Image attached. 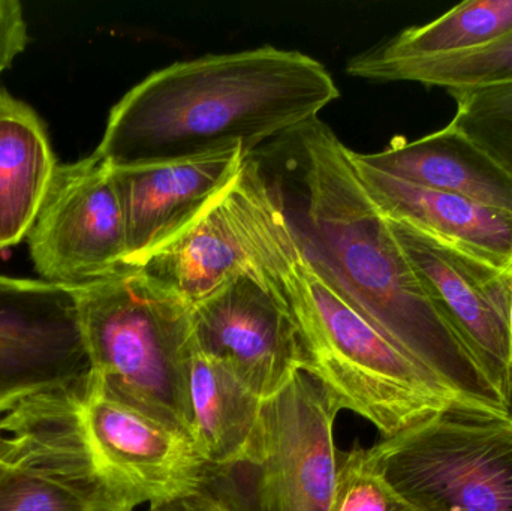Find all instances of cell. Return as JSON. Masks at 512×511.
<instances>
[{"label":"cell","mask_w":512,"mask_h":511,"mask_svg":"<svg viewBox=\"0 0 512 511\" xmlns=\"http://www.w3.org/2000/svg\"><path fill=\"white\" fill-rule=\"evenodd\" d=\"M294 134L303 162L304 206L300 218H288L313 269L427 369L457 407L507 417L489 375L418 281L387 218L361 183L351 149L318 119Z\"/></svg>","instance_id":"6da1fadb"},{"label":"cell","mask_w":512,"mask_h":511,"mask_svg":"<svg viewBox=\"0 0 512 511\" xmlns=\"http://www.w3.org/2000/svg\"><path fill=\"white\" fill-rule=\"evenodd\" d=\"M319 60L265 47L206 54L152 72L111 110L96 155L138 167L242 150L303 128L339 98Z\"/></svg>","instance_id":"7a4b0ae2"},{"label":"cell","mask_w":512,"mask_h":511,"mask_svg":"<svg viewBox=\"0 0 512 511\" xmlns=\"http://www.w3.org/2000/svg\"><path fill=\"white\" fill-rule=\"evenodd\" d=\"M234 231L252 269L285 302L306 356L340 410L369 420L382 438L459 408L445 387L361 317L303 254L285 204L254 158L227 192ZM462 410V408H460Z\"/></svg>","instance_id":"3957f363"},{"label":"cell","mask_w":512,"mask_h":511,"mask_svg":"<svg viewBox=\"0 0 512 511\" xmlns=\"http://www.w3.org/2000/svg\"><path fill=\"white\" fill-rule=\"evenodd\" d=\"M0 447L86 497L134 511L203 485L191 434L111 395L90 372L0 416Z\"/></svg>","instance_id":"277c9868"},{"label":"cell","mask_w":512,"mask_h":511,"mask_svg":"<svg viewBox=\"0 0 512 511\" xmlns=\"http://www.w3.org/2000/svg\"><path fill=\"white\" fill-rule=\"evenodd\" d=\"M74 296L90 374L120 401L192 435L194 308L140 269Z\"/></svg>","instance_id":"5b68a950"},{"label":"cell","mask_w":512,"mask_h":511,"mask_svg":"<svg viewBox=\"0 0 512 511\" xmlns=\"http://www.w3.org/2000/svg\"><path fill=\"white\" fill-rule=\"evenodd\" d=\"M340 411L318 378L298 372L262 402L242 456L225 467L209 465L201 486L234 511H330Z\"/></svg>","instance_id":"8992f818"},{"label":"cell","mask_w":512,"mask_h":511,"mask_svg":"<svg viewBox=\"0 0 512 511\" xmlns=\"http://www.w3.org/2000/svg\"><path fill=\"white\" fill-rule=\"evenodd\" d=\"M373 470L420 511H512V422L448 408L367 449Z\"/></svg>","instance_id":"52a82bcc"},{"label":"cell","mask_w":512,"mask_h":511,"mask_svg":"<svg viewBox=\"0 0 512 511\" xmlns=\"http://www.w3.org/2000/svg\"><path fill=\"white\" fill-rule=\"evenodd\" d=\"M26 239L48 284L77 290L129 270L113 167L95 152L57 165Z\"/></svg>","instance_id":"ba28073f"},{"label":"cell","mask_w":512,"mask_h":511,"mask_svg":"<svg viewBox=\"0 0 512 511\" xmlns=\"http://www.w3.org/2000/svg\"><path fill=\"white\" fill-rule=\"evenodd\" d=\"M387 222L427 296L507 405L512 387V267L499 269L405 222Z\"/></svg>","instance_id":"9c48e42d"},{"label":"cell","mask_w":512,"mask_h":511,"mask_svg":"<svg viewBox=\"0 0 512 511\" xmlns=\"http://www.w3.org/2000/svg\"><path fill=\"white\" fill-rule=\"evenodd\" d=\"M194 344L230 365L262 399L283 389L306 356L285 302L254 269L192 311Z\"/></svg>","instance_id":"30bf717a"},{"label":"cell","mask_w":512,"mask_h":511,"mask_svg":"<svg viewBox=\"0 0 512 511\" xmlns=\"http://www.w3.org/2000/svg\"><path fill=\"white\" fill-rule=\"evenodd\" d=\"M86 372L74 290L0 275V416Z\"/></svg>","instance_id":"8fae6325"},{"label":"cell","mask_w":512,"mask_h":511,"mask_svg":"<svg viewBox=\"0 0 512 511\" xmlns=\"http://www.w3.org/2000/svg\"><path fill=\"white\" fill-rule=\"evenodd\" d=\"M246 159L242 150H234L164 164L113 167L129 269H140L188 230L236 182Z\"/></svg>","instance_id":"7c38bea8"},{"label":"cell","mask_w":512,"mask_h":511,"mask_svg":"<svg viewBox=\"0 0 512 511\" xmlns=\"http://www.w3.org/2000/svg\"><path fill=\"white\" fill-rule=\"evenodd\" d=\"M351 159L385 218L412 225L499 269L512 267V213L388 176L361 162L354 150Z\"/></svg>","instance_id":"4fadbf2b"},{"label":"cell","mask_w":512,"mask_h":511,"mask_svg":"<svg viewBox=\"0 0 512 511\" xmlns=\"http://www.w3.org/2000/svg\"><path fill=\"white\" fill-rule=\"evenodd\" d=\"M355 156L396 179L512 213L510 174L451 123L418 140H394L382 152Z\"/></svg>","instance_id":"5bb4252c"},{"label":"cell","mask_w":512,"mask_h":511,"mask_svg":"<svg viewBox=\"0 0 512 511\" xmlns=\"http://www.w3.org/2000/svg\"><path fill=\"white\" fill-rule=\"evenodd\" d=\"M56 168L41 117L0 90V251L26 239Z\"/></svg>","instance_id":"9a60e30c"},{"label":"cell","mask_w":512,"mask_h":511,"mask_svg":"<svg viewBox=\"0 0 512 511\" xmlns=\"http://www.w3.org/2000/svg\"><path fill=\"white\" fill-rule=\"evenodd\" d=\"M227 192L140 267L192 308L252 269L231 222Z\"/></svg>","instance_id":"2e32d148"},{"label":"cell","mask_w":512,"mask_h":511,"mask_svg":"<svg viewBox=\"0 0 512 511\" xmlns=\"http://www.w3.org/2000/svg\"><path fill=\"white\" fill-rule=\"evenodd\" d=\"M192 437L210 467L242 456L261 413L262 399L222 360L194 344L189 366Z\"/></svg>","instance_id":"e0dca14e"},{"label":"cell","mask_w":512,"mask_h":511,"mask_svg":"<svg viewBox=\"0 0 512 511\" xmlns=\"http://www.w3.org/2000/svg\"><path fill=\"white\" fill-rule=\"evenodd\" d=\"M512 35V0H468L423 26L402 30L348 60L346 72L385 63L471 53Z\"/></svg>","instance_id":"ac0fdd59"},{"label":"cell","mask_w":512,"mask_h":511,"mask_svg":"<svg viewBox=\"0 0 512 511\" xmlns=\"http://www.w3.org/2000/svg\"><path fill=\"white\" fill-rule=\"evenodd\" d=\"M354 77L376 81H414L447 90L512 81V35L471 53L385 63L363 69Z\"/></svg>","instance_id":"d6986e66"},{"label":"cell","mask_w":512,"mask_h":511,"mask_svg":"<svg viewBox=\"0 0 512 511\" xmlns=\"http://www.w3.org/2000/svg\"><path fill=\"white\" fill-rule=\"evenodd\" d=\"M448 92L457 102L451 125L512 177V81Z\"/></svg>","instance_id":"ffe728a7"},{"label":"cell","mask_w":512,"mask_h":511,"mask_svg":"<svg viewBox=\"0 0 512 511\" xmlns=\"http://www.w3.org/2000/svg\"><path fill=\"white\" fill-rule=\"evenodd\" d=\"M0 511H129L98 503L0 447Z\"/></svg>","instance_id":"44dd1931"},{"label":"cell","mask_w":512,"mask_h":511,"mask_svg":"<svg viewBox=\"0 0 512 511\" xmlns=\"http://www.w3.org/2000/svg\"><path fill=\"white\" fill-rule=\"evenodd\" d=\"M330 511H420L397 494L370 465L367 449L337 456L336 488Z\"/></svg>","instance_id":"7402d4cb"},{"label":"cell","mask_w":512,"mask_h":511,"mask_svg":"<svg viewBox=\"0 0 512 511\" xmlns=\"http://www.w3.org/2000/svg\"><path fill=\"white\" fill-rule=\"evenodd\" d=\"M27 44V24L18 0H0V74L23 53Z\"/></svg>","instance_id":"603a6c76"},{"label":"cell","mask_w":512,"mask_h":511,"mask_svg":"<svg viewBox=\"0 0 512 511\" xmlns=\"http://www.w3.org/2000/svg\"><path fill=\"white\" fill-rule=\"evenodd\" d=\"M150 511H234L204 486L150 504Z\"/></svg>","instance_id":"cb8c5ba5"},{"label":"cell","mask_w":512,"mask_h":511,"mask_svg":"<svg viewBox=\"0 0 512 511\" xmlns=\"http://www.w3.org/2000/svg\"><path fill=\"white\" fill-rule=\"evenodd\" d=\"M507 419L512 422V387L507 399Z\"/></svg>","instance_id":"d4e9b609"},{"label":"cell","mask_w":512,"mask_h":511,"mask_svg":"<svg viewBox=\"0 0 512 511\" xmlns=\"http://www.w3.org/2000/svg\"><path fill=\"white\" fill-rule=\"evenodd\" d=\"M0 437H2V431H0Z\"/></svg>","instance_id":"484cf974"}]
</instances>
